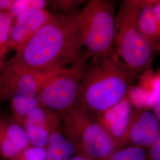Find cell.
<instances>
[{
	"label": "cell",
	"mask_w": 160,
	"mask_h": 160,
	"mask_svg": "<svg viewBox=\"0 0 160 160\" xmlns=\"http://www.w3.org/2000/svg\"><path fill=\"white\" fill-rule=\"evenodd\" d=\"M2 63H3V62H0V72H1V67H2Z\"/></svg>",
	"instance_id": "cell-25"
},
{
	"label": "cell",
	"mask_w": 160,
	"mask_h": 160,
	"mask_svg": "<svg viewBox=\"0 0 160 160\" xmlns=\"http://www.w3.org/2000/svg\"><path fill=\"white\" fill-rule=\"evenodd\" d=\"M29 140L23 127L12 117L0 114V156L12 160L28 147Z\"/></svg>",
	"instance_id": "cell-12"
},
{
	"label": "cell",
	"mask_w": 160,
	"mask_h": 160,
	"mask_svg": "<svg viewBox=\"0 0 160 160\" xmlns=\"http://www.w3.org/2000/svg\"><path fill=\"white\" fill-rule=\"evenodd\" d=\"M75 153L74 145L63 135L61 124L55 126L47 144L43 160H69Z\"/></svg>",
	"instance_id": "cell-13"
},
{
	"label": "cell",
	"mask_w": 160,
	"mask_h": 160,
	"mask_svg": "<svg viewBox=\"0 0 160 160\" xmlns=\"http://www.w3.org/2000/svg\"><path fill=\"white\" fill-rule=\"evenodd\" d=\"M61 124L57 114L39 105L22 123L30 146L46 148L53 129Z\"/></svg>",
	"instance_id": "cell-10"
},
{
	"label": "cell",
	"mask_w": 160,
	"mask_h": 160,
	"mask_svg": "<svg viewBox=\"0 0 160 160\" xmlns=\"http://www.w3.org/2000/svg\"><path fill=\"white\" fill-rule=\"evenodd\" d=\"M13 21L7 11L0 12V62H2L3 57L10 51L9 38Z\"/></svg>",
	"instance_id": "cell-16"
},
{
	"label": "cell",
	"mask_w": 160,
	"mask_h": 160,
	"mask_svg": "<svg viewBox=\"0 0 160 160\" xmlns=\"http://www.w3.org/2000/svg\"><path fill=\"white\" fill-rule=\"evenodd\" d=\"M62 69L49 72H29L22 76L17 82L10 100L12 118L22 125L24 118L40 105V90L51 77Z\"/></svg>",
	"instance_id": "cell-7"
},
{
	"label": "cell",
	"mask_w": 160,
	"mask_h": 160,
	"mask_svg": "<svg viewBox=\"0 0 160 160\" xmlns=\"http://www.w3.org/2000/svg\"><path fill=\"white\" fill-rule=\"evenodd\" d=\"M12 0H0V12L7 11L12 5Z\"/></svg>",
	"instance_id": "cell-23"
},
{
	"label": "cell",
	"mask_w": 160,
	"mask_h": 160,
	"mask_svg": "<svg viewBox=\"0 0 160 160\" xmlns=\"http://www.w3.org/2000/svg\"><path fill=\"white\" fill-rule=\"evenodd\" d=\"M149 160H160V133L152 145L148 149Z\"/></svg>",
	"instance_id": "cell-21"
},
{
	"label": "cell",
	"mask_w": 160,
	"mask_h": 160,
	"mask_svg": "<svg viewBox=\"0 0 160 160\" xmlns=\"http://www.w3.org/2000/svg\"><path fill=\"white\" fill-rule=\"evenodd\" d=\"M83 1H71V0H62V1H51L53 8L57 10L59 13V14L69 15L78 12L80 5Z\"/></svg>",
	"instance_id": "cell-19"
},
{
	"label": "cell",
	"mask_w": 160,
	"mask_h": 160,
	"mask_svg": "<svg viewBox=\"0 0 160 160\" xmlns=\"http://www.w3.org/2000/svg\"><path fill=\"white\" fill-rule=\"evenodd\" d=\"M4 160V159H2V158H1V160Z\"/></svg>",
	"instance_id": "cell-26"
},
{
	"label": "cell",
	"mask_w": 160,
	"mask_h": 160,
	"mask_svg": "<svg viewBox=\"0 0 160 160\" xmlns=\"http://www.w3.org/2000/svg\"><path fill=\"white\" fill-rule=\"evenodd\" d=\"M89 60L84 52L75 63L47 80L39 94L40 105L59 118L73 108L78 103L82 70Z\"/></svg>",
	"instance_id": "cell-6"
},
{
	"label": "cell",
	"mask_w": 160,
	"mask_h": 160,
	"mask_svg": "<svg viewBox=\"0 0 160 160\" xmlns=\"http://www.w3.org/2000/svg\"><path fill=\"white\" fill-rule=\"evenodd\" d=\"M155 17L160 26V1H152Z\"/></svg>",
	"instance_id": "cell-22"
},
{
	"label": "cell",
	"mask_w": 160,
	"mask_h": 160,
	"mask_svg": "<svg viewBox=\"0 0 160 160\" xmlns=\"http://www.w3.org/2000/svg\"><path fill=\"white\" fill-rule=\"evenodd\" d=\"M81 75L78 103L96 116L126 97L138 74L112 54L90 59Z\"/></svg>",
	"instance_id": "cell-2"
},
{
	"label": "cell",
	"mask_w": 160,
	"mask_h": 160,
	"mask_svg": "<svg viewBox=\"0 0 160 160\" xmlns=\"http://www.w3.org/2000/svg\"><path fill=\"white\" fill-rule=\"evenodd\" d=\"M133 110L129 99L125 97L112 108L95 116L98 123L113 139L118 149L126 147Z\"/></svg>",
	"instance_id": "cell-8"
},
{
	"label": "cell",
	"mask_w": 160,
	"mask_h": 160,
	"mask_svg": "<svg viewBox=\"0 0 160 160\" xmlns=\"http://www.w3.org/2000/svg\"><path fill=\"white\" fill-rule=\"evenodd\" d=\"M63 135L76 153L95 160H106L119 149L113 139L96 117L77 103L60 118Z\"/></svg>",
	"instance_id": "cell-4"
},
{
	"label": "cell",
	"mask_w": 160,
	"mask_h": 160,
	"mask_svg": "<svg viewBox=\"0 0 160 160\" xmlns=\"http://www.w3.org/2000/svg\"><path fill=\"white\" fill-rule=\"evenodd\" d=\"M144 1L126 0L116 14L114 50L126 66L139 75L149 68L155 49L139 28L138 18Z\"/></svg>",
	"instance_id": "cell-3"
},
{
	"label": "cell",
	"mask_w": 160,
	"mask_h": 160,
	"mask_svg": "<svg viewBox=\"0 0 160 160\" xmlns=\"http://www.w3.org/2000/svg\"><path fill=\"white\" fill-rule=\"evenodd\" d=\"M46 148H39L29 145L12 160H43Z\"/></svg>",
	"instance_id": "cell-20"
},
{
	"label": "cell",
	"mask_w": 160,
	"mask_h": 160,
	"mask_svg": "<svg viewBox=\"0 0 160 160\" xmlns=\"http://www.w3.org/2000/svg\"><path fill=\"white\" fill-rule=\"evenodd\" d=\"M69 160H95L82 155L75 154Z\"/></svg>",
	"instance_id": "cell-24"
},
{
	"label": "cell",
	"mask_w": 160,
	"mask_h": 160,
	"mask_svg": "<svg viewBox=\"0 0 160 160\" xmlns=\"http://www.w3.org/2000/svg\"><path fill=\"white\" fill-rule=\"evenodd\" d=\"M147 71L154 96V104L152 111L160 121V71L153 72L149 68Z\"/></svg>",
	"instance_id": "cell-18"
},
{
	"label": "cell",
	"mask_w": 160,
	"mask_h": 160,
	"mask_svg": "<svg viewBox=\"0 0 160 160\" xmlns=\"http://www.w3.org/2000/svg\"><path fill=\"white\" fill-rule=\"evenodd\" d=\"M160 133V121L151 110L134 109L127 144L148 149Z\"/></svg>",
	"instance_id": "cell-9"
},
{
	"label": "cell",
	"mask_w": 160,
	"mask_h": 160,
	"mask_svg": "<svg viewBox=\"0 0 160 160\" xmlns=\"http://www.w3.org/2000/svg\"><path fill=\"white\" fill-rule=\"evenodd\" d=\"M139 28L154 48L160 51V26L155 17L152 1H144L138 18Z\"/></svg>",
	"instance_id": "cell-14"
},
{
	"label": "cell",
	"mask_w": 160,
	"mask_h": 160,
	"mask_svg": "<svg viewBox=\"0 0 160 160\" xmlns=\"http://www.w3.org/2000/svg\"><path fill=\"white\" fill-rule=\"evenodd\" d=\"M106 160H149L148 150L129 145L115 151Z\"/></svg>",
	"instance_id": "cell-17"
},
{
	"label": "cell",
	"mask_w": 160,
	"mask_h": 160,
	"mask_svg": "<svg viewBox=\"0 0 160 160\" xmlns=\"http://www.w3.org/2000/svg\"><path fill=\"white\" fill-rule=\"evenodd\" d=\"M46 8L29 12L14 20L9 38L10 50L24 46L53 16Z\"/></svg>",
	"instance_id": "cell-11"
},
{
	"label": "cell",
	"mask_w": 160,
	"mask_h": 160,
	"mask_svg": "<svg viewBox=\"0 0 160 160\" xmlns=\"http://www.w3.org/2000/svg\"><path fill=\"white\" fill-rule=\"evenodd\" d=\"M49 1L44 0H16L12 1L7 10L13 20L29 12L46 8Z\"/></svg>",
	"instance_id": "cell-15"
},
{
	"label": "cell",
	"mask_w": 160,
	"mask_h": 160,
	"mask_svg": "<svg viewBox=\"0 0 160 160\" xmlns=\"http://www.w3.org/2000/svg\"><path fill=\"white\" fill-rule=\"evenodd\" d=\"M116 7L108 0H91L77 17V28L82 49L90 59L114 53Z\"/></svg>",
	"instance_id": "cell-5"
},
{
	"label": "cell",
	"mask_w": 160,
	"mask_h": 160,
	"mask_svg": "<svg viewBox=\"0 0 160 160\" xmlns=\"http://www.w3.org/2000/svg\"><path fill=\"white\" fill-rule=\"evenodd\" d=\"M78 12L53 14L24 46L3 62L0 72V103L10 102L18 81L25 73L66 68L82 56L77 28Z\"/></svg>",
	"instance_id": "cell-1"
}]
</instances>
